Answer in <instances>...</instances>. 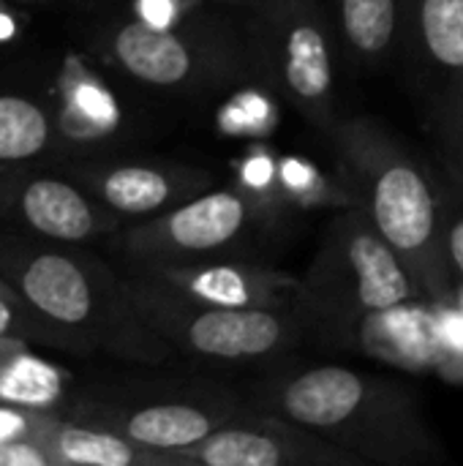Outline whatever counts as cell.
Returning a JSON list of instances; mask_svg holds the SVG:
<instances>
[{"label": "cell", "mask_w": 463, "mask_h": 466, "mask_svg": "<svg viewBox=\"0 0 463 466\" xmlns=\"http://www.w3.org/2000/svg\"><path fill=\"white\" fill-rule=\"evenodd\" d=\"M248 399L319 440L336 445L357 466L445 464L448 451L418 393L382 374L341 363H311L287 355L259 366L243 388Z\"/></svg>", "instance_id": "cell-1"}, {"label": "cell", "mask_w": 463, "mask_h": 466, "mask_svg": "<svg viewBox=\"0 0 463 466\" xmlns=\"http://www.w3.org/2000/svg\"><path fill=\"white\" fill-rule=\"evenodd\" d=\"M352 205L401 254L434 306L453 303L445 262V180L437 164L368 115H341L327 137Z\"/></svg>", "instance_id": "cell-2"}, {"label": "cell", "mask_w": 463, "mask_h": 466, "mask_svg": "<svg viewBox=\"0 0 463 466\" xmlns=\"http://www.w3.org/2000/svg\"><path fill=\"white\" fill-rule=\"evenodd\" d=\"M412 300L426 298L401 254L360 208L336 210L308 270L300 276L295 303L308 325L311 344L360 352L363 328Z\"/></svg>", "instance_id": "cell-3"}, {"label": "cell", "mask_w": 463, "mask_h": 466, "mask_svg": "<svg viewBox=\"0 0 463 466\" xmlns=\"http://www.w3.org/2000/svg\"><path fill=\"white\" fill-rule=\"evenodd\" d=\"M251 79L330 137L338 109L341 46L322 0H254L240 11Z\"/></svg>", "instance_id": "cell-4"}, {"label": "cell", "mask_w": 463, "mask_h": 466, "mask_svg": "<svg viewBox=\"0 0 463 466\" xmlns=\"http://www.w3.org/2000/svg\"><path fill=\"white\" fill-rule=\"evenodd\" d=\"M131 303L169 350L210 366H267L311 344L297 306H213L166 292L145 279L134 284Z\"/></svg>", "instance_id": "cell-5"}, {"label": "cell", "mask_w": 463, "mask_h": 466, "mask_svg": "<svg viewBox=\"0 0 463 466\" xmlns=\"http://www.w3.org/2000/svg\"><path fill=\"white\" fill-rule=\"evenodd\" d=\"M292 210L273 205L237 183L213 186L134 227L126 238L139 262L259 259L292 227Z\"/></svg>", "instance_id": "cell-6"}, {"label": "cell", "mask_w": 463, "mask_h": 466, "mask_svg": "<svg viewBox=\"0 0 463 466\" xmlns=\"http://www.w3.org/2000/svg\"><path fill=\"white\" fill-rule=\"evenodd\" d=\"M398 63L439 172L463 186V0H407Z\"/></svg>", "instance_id": "cell-7"}, {"label": "cell", "mask_w": 463, "mask_h": 466, "mask_svg": "<svg viewBox=\"0 0 463 466\" xmlns=\"http://www.w3.org/2000/svg\"><path fill=\"white\" fill-rule=\"evenodd\" d=\"M112 55L126 74L158 90L218 96L254 82L243 38H218L131 19L112 33Z\"/></svg>", "instance_id": "cell-8"}, {"label": "cell", "mask_w": 463, "mask_h": 466, "mask_svg": "<svg viewBox=\"0 0 463 466\" xmlns=\"http://www.w3.org/2000/svg\"><path fill=\"white\" fill-rule=\"evenodd\" d=\"M175 459L177 466H357L336 445L257 404Z\"/></svg>", "instance_id": "cell-9"}, {"label": "cell", "mask_w": 463, "mask_h": 466, "mask_svg": "<svg viewBox=\"0 0 463 466\" xmlns=\"http://www.w3.org/2000/svg\"><path fill=\"white\" fill-rule=\"evenodd\" d=\"M142 279L188 300L229 309H292L300 276L259 259L142 262Z\"/></svg>", "instance_id": "cell-10"}, {"label": "cell", "mask_w": 463, "mask_h": 466, "mask_svg": "<svg viewBox=\"0 0 463 466\" xmlns=\"http://www.w3.org/2000/svg\"><path fill=\"white\" fill-rule=\"evenodd\" d=\"M347 68L377 74L398 63L407 0H322Z\"/></svg>", "instance_id": "cell-11"}, {"label": "cell", "mask_w": 463, "mask_h": 466, "mask_svg": "<svg viewBox=\"0 0 463 466\" xmlns=\"http://www.w3.org/2000/svg\"><path fill=\"white\" fill-rule=\"evenodd\" d=\"M213 186L216 172L194 164H117L98 177L104 205L123 216H158Z\"/></svg>", "instance_id": "cell-12"}, {"label": "cell", "mask_w": 463, "mask_h": 466, "mask_svg": "<svg viewBox=\"0 0 463 466\" xmlns=\"http://www.w3.org/2000/svg\"><path fill=\"white\" fill-rule=\"evenodd\" d=\"M360 352L415 371L437 369V306L431 300H412L374 317L363 328Z\"/></svg>", "instance_id": "cell-13"}, {"label": "cell", "mask_w": 463, "mask_h": 466, "mask_svg": "<svg viewBox=\"0 0 463 466\" xmlns=\"http://www.w3.org/2000/svg\"><path fill=\"white\" fill-rule=\"evenodd\" d=\"M22 289L35 309L63 325H85L96 317V289L87 273L63 254L35 257L22 276Z\"/></svg>", "instance_id": "cell-14"}, {"label": "cell", "mask_w": 463, "mask_h": 466, "mask_svg": "<svg viewBox=\"0 0 463 466\" xmlns=\"http://www.w3.org/2000/svg\"><path fill=\"white\" fill-rule=\"evenodd\" d=\"M22 213L27 224L55 240H85L98 232V213L68 183L41 177L22 194Z\"/></svg>", "instance_id": "cell-15"}, {"label": "cell", "mask_w": 463, "mask_h": 466, "mask_svg": "<svg viewBox=\"0 0 463 466\" xmlns=\"http://www.w3.org/2000/svg\"><path fill=\"white\" fill-rule=\"evenodd\" d=\"M52 459L79 466H175L172 456L147 451L117 431L60 426L52 434Z\"/></svg>", "instance_id": "cell-16"}, {"label": "cell", "mask_w": 463, "mask_h": 466, "mask_svg": "<svg viewBox=\"0 0 463 466\" xmlns=\"http://www.w3.org/2000/svg\"><path fill=\"white\" fill-rule=\"evenodd\" d=\"M278 191L289 210L352 208V194L341 172L336 169V175H327L303 156H278Z\"/></svg>", "instance_id": "cell-17"}, {"label": "cell", "mask_w": 463, "mask_h": 466, "mask_svg": "<svg viewBox=\"0 0 463 466\" xmlns=\"http://www.w3.org/2000/svg\"><path fill=\"white\" fill-rule=\"evenodd\" d=\"M120 126V106L112 93L90 76H79L60 112V131L71 139L93 142L109 137Z\"/></svg>", "instance_id": "cell-18"}, {"label": "cell", "mask_w": 463, "mask_h": 466, "mask_svg": "<svg viewBox=\"0 0 463 466\" xmlns=\"http://www.w3.org/2000/svg\"><path fill=\"white\" fill-rule=\"evenodd\" d=\"M63 396V377L55 366L33 358L14 355L0 363V401L11 407H52Z\"/></svg>", "instance_id": "cell-19"}, {"label": "cell", "mask_w": 463, "mask_h": 466, "mask_svg": "<svg viewBox=\"0 0 463 466\" xmlns=\"http://www.w3.org/2000/svg\"><path fill=\"white\" fill-rule=\"evenodd\" d=\"M49 139V123L44 112L19 98L0 96V161H22L44 150Z\"/></svg>", "instance_id": "cell-20"}, {"label": "cell", "mask_w": 463, "mask_h": 466, "mask_svg": "<svg viewBox=\"0 0 463 466\" xmlns=\"http://www.w3.org/2000/svg\"><path fill=\"white\" fill-rule=\"evenodd\" d=\"M273 101H278L267 87H262L257 82V93L248 106V90L246 93H235V98H229V104L221 109V131L229 137H251V139H262L270 126L276 123V112H273Z\"/></svg>", "instance_id": "cell-21"}, {"label": "cell", "mask_w": 463, "mask_h": 466, "mask_svg": "<svg viewBox=\"0 0 463 466\" xmlns=\"http://www.w3.org/2000/svg\"><path fill=\"white\" fill-rule=\"evenodd\" d=\"M437 374L448 382H463V309L437 306Z\"/></svg>", "instance_id": "cell-22"}, {"label": "cell", "mask_w": 463, "mask_h": 466, "mask_svg": "<svg viewBox=\"0 0 463 466\" xmlns=\"http://www.w3.org/2000/svg\"><path fill=\"white\" fill-rule=\"evenodd\" d=\"M445 262L453 279V292L463 284V186L445 177Z\"/></svg>", "instance_id": "cell-23"}, {"label": "cell", "mask_w": 463, "mask_h": 466, "mask_svg": "<svg viewBox=\"0 0 463 466\" xmlns=\"http://www.w3.org/2000/svg\"><path fill=\"white\" fill-rule=\"evenodd\" d=\"M55 464L52 453L44 445L30 442L27 437H16L0 442V466H49Z\"/></svg>", "instance_id": "cell-24"}, {"label": "cell", "mask_w": 463, "mask_h": 466, "mask_svg": "<svg viewBox=\"0 0 463 466\" xmlns=\"http://www.w3.org/2000/svg\"><path fill=\"white\" fill-rule=\"evenodd\" d=\"M30 423H33V420H30L25 412L0 407V442L16 440V437H27V431L33 429Z\"/></svg>", "instance_id": "cell-25"}, {"label": "cell", "mask_w": 463, "mask_h": 466, "mask_svg": "<svg viewBox=\"0 0 463 466\" xmlns=\"http://www.w3.org/2000/svg\"><path fill=\"white\" fill-rule=\"evenodd\" d=\"M8 328H11V309H8L5 298L0 295V336H5Z\"/></svg>", "instance_id": "cell-26"}, {"label": "cell", "mask_w": 463, "mask_h": 466, "mask_svg": "<svg viewBox=\"0 0 463 466\" xmlns=\"http://www.w3.org/2000/svg\"><path fill=\"white\" fill-rule=\"evenodd\" d=\"M11 35H14V19L5 16V14H0V41H5Z\"/></svg>", "instance_id": "cell-27"}, {"label": "cell", "mask_w": 463, "mask_h": 466, "mask_svg": "<svg viewBox=\"0 0 463 466\" xmlns=\"http://www.w3.org/2000/svg\"><path fill=\"white\" fill-rule=\"evenodd\" d=\"M216 3H218V5H224V8H229V11H237V14H240V11H243V8H248L254 0H216Z\"/></svg>", "instance_id": "cell-28"}, {"label": "cell", "mask_w": 463, "mask_h": 466, "mask_svg": "<svg viewBox=\"0 0 463 466\" xmlns=\"http://www.w3.org/2000/svg\"><path fill=\"white\" fill-rule=\"evenodd\" d=\"M0 292H5V287H3V284H0Z\"/></svg>", "instance_id": "cell-29"}]
</instances>
